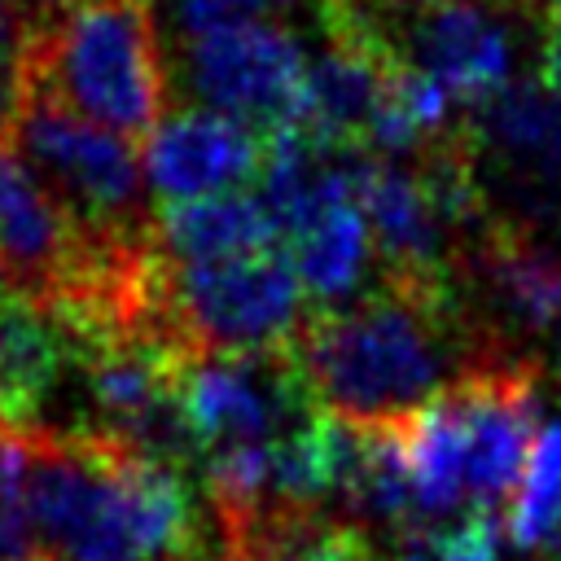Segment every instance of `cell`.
Returning <instances> with one entry per match:
<instances>
[{
	"instance_id": "25",
	"label": "cell",
	"mask_w": 561,
	"mask_h": 561,
	"mask_svg": "<svg viewBox=\"0 0 561 561\" xmlns=\"http://www.w3.org/2000/svg\"><path fill=\"white\" fill-rule=\"evenodd\" d=\"M548 9V13H561V0H517V9Z\"/></svg>"
},
{
	"instance_id": "26",
	"label": "cell",
	"mask_w": 561,
	"mask_h": 561,
	"mask_svg": "<svg viewBox=\"0 0 561 561\" xmlns=\"http://www.w3.org/2000/svg\"><path fill=\"white\" fill-rule=\"evenodd\" d=\"M390 9H421V4H434V0H386Z\"/></svg>"
},
{
	"instance_id": "8",
	"label": "cell",
	"mask_w": 561,
	"mask_h": 561,
	"mask_svg": "<svg viewBox=\"0 0 561 561\" xmlns=\"http://www.w3.org/2000/svg\"><path fill=\"white\" fill-rule=\"evenodd\" d=\"M184 83L206 105L259 136L298 123L307 57L302 44L276 22H245L184 39Z\"/></svg>"
},
{
	"instance_id": "6",
	"label": "cell",
	"mask_w": 561,
	"mask_h": 561,
	"mask_svg": "<svg viewBox=\"0 0 561 561\" xmlns=\"http://www.w3.org/2000/svg\"><path fill=\"white\" fill-rule=\"evenodd\" d=\"M171 316L193 355L272 351L302 329V280L289 254L250 250L206 263H171Z\"/></svg>"
},
{
	"instance_id": "4",
	"label": "cell",
	"mask_w": 561,
	"mask_h": 561,
	"mask_svg": "<svg viewBox=\"0 0 561 561\" xmlns=\"http://www.w3.org/2000/svg\"><path fill=\"white\" fill-rule=\"evenodd\" d=\"M26 66L48 96L123 140H149L167 110V61L153 0H75L39 18Z\"/></svg>"
},
{
	"instance_id": "31",
	"label": "cell",
	"mask_w": 561,
	"mask_h": 561,
	"mask_svg": "<svg viewBox=\"0 0 561 561\" xmlns=\"http://www.w3.org/2000/svg\"><path fill=\"white\" fill-rule=\"evenodd\" d=\"M513 4H517V0H513Z\"/></svg>"
},
{
	"instance_id": "12",
	"label": "cell",
	"mask_w": 561,
	"mask_h": 561,
	"mask_svg": "<svg viewBox=\"0 0 561 561\" xmlns=\"http://www.w3.org/2000/svg\"><path fill=\"white\" fill-rule=\"evenodd\" d=\"M88 232L75 215L39 184V175L0 145V280L53 294L79 267Z\"/></svg>"
},
{
	"instance_id": "14",
	"label": "cell",
	"mask_w": 561,
	"mask_h": 561,
	"mask_svg": "<svg viewBox=\"0 0 561 561\" xmlns=\"http://www.w3.org/2000/svg\"><path fill=\"white\" fill-rule=\"evenodd\" d=\"M465 267L473 289L495 307L504 333H548L561 320V254L543 245L530 224L486 219Z\"/></svg>"
},
{
	"instance_id": "21",
	"label": "cell",
	"mask_w": 561,
	"mask_h": 561,
	"mask_svg": "<svg viewBox=\"0 0 561 561\" xmlns=\"http://www.w3.org/2000/svg\"><path fill=\"white\" fill-rule=\"evenodd\" d=\"M31 96H35V83H31L26 53L22 57H0V145H9L18 136Z\"/></svg>"
},
{
	"instance_id": "28",
	"label": "cell",
	"mask_w": 561,
	"mask_h": 561,
	"mask_svg": "<svg viewBox=\"0 0 561 561\" xmlns=\"http://www.w3.org/2000/svg\"><path fill=\"white\" fill-rule=\"evenodd\" d=\"M31 561H48V557H31Z\"/></svg>"
},
{
	"instance_id": "20",
	"label": "cell",
	"mask_w": 561,
	"mask_h": 561,
	"mask_svg": "<svg viewBox=\"0 0 561 561\" xmlns=\"http://www.w3.org/2000/svg\"><path fill=\"white\" fill-rule=\"evenodd\" d=\"M162 4H167V18H171L175 35L197 39V35H210V31L263 22L272 13H289L302 0H162Z\"/></svg>"
},
{
	"instance_id": "22",
	"label": "cell",
	"mask_w": 561,
	"mask_h": 561,
	"mask_svg": "<svg viewBox=\"0 0 561 561\" xmlns=\"http://www.w3.org/2000/svg\"><path fill=\"white\" fill-rule=\"evenodd\" d=\"M35 26L39 22L26 13L22 0H0V57H22Z\"/></svg>"
},
{
	"instance_id": "11",
	"label": "cell",
	"mask_w": 561,
	"mask_h": 561,
	"mask_svg": "<svg viewBox=\"0 0 561 561\" xmlns=\"http://www.w3.org/2000/svg\"><path fill=\"white\" fill-rule=\"evenodd\" d=\"M259 162L263 136L219 110H180L145 145V180L162 206L232 193L259 175Z\"/></svg>"
},
{
	"instance_id": "23",
	"label": "cell",
	"mask_w": 561,
	"mask_h": 561,
	"mask_svg": "<svg viewBox=\"0 0 561 561\" xmlns=\"http://www.w3.org/2000/svg\"><path fill=\"white\" fill-rule=\"evenodd\" d=\"M539 83L561 92V13L543 18V39H539Z\"/></svg>"
},
{
	"instance_id": "30",
	"label": "cell",
	"mask_w": 561,
	"mask_h": 561,
	"mask_svg": "<svg viewBox=\"0 0 561 561\" xmlns=\"http://www.w3.org/2000/svg\"><path fill=\"white\" fill-rule=\"evenodd\" d=\"M215 561H219V557H215Z\"/></svg>"
},
{
	"instance_id": "27",
	"label": "cell",
	"mask_w": 561,
	"mask_h": 561,
	"mask_svg": "<svg viewBox=\"0 0 561 561\" xmlns=\"http://www.w3.org/2000/svg\"><path fill=\"white\" fill-rule=\"evenodd\" d=\"M552 552H557V557H561V535H557V539H552Z\"/></svg>"
},
{
	"instance_id": "7",
	"label": "cell",
	"mask_w": 561,
	"mask_h": 561,
	"mask_svg": "<svg viewBox=\"0 0 561 561\" xmlns=\"http://www.w3.org/2000/svg\"><path fill=\"white\" fill-rule=\"evenodd\" d=\"M180 399L202 456L228 443H272L324 412L289 346L202 351L184 368Z\"/></svg>"
},
{
	"instance_id": "1",
	"label": "cell",
	"mask_w": 561,
	"mask_h": 561,
	"mask_svg": "<svg viewBox=\"0 0 561 561\" xmlns=\"http://www.w3.org/2000/svg\"><path fill=\"white\" fill-rule=\"evenodd\" d=\"M289 351L329 416L377 425L421 412L465 373L513 355L456 267L381 272L351 307L307 316Z\"/></svg>"
},
{
	"instance_id": "18",
	"label": "cell",
	"mask_w": 561,
	"mask_h": 561,
	"mask_svg": "<svg viewBox=\"0 0 561 561\" xmlns=\"http://www.w3.org/2000/svg\"><path fill=\"white\" fill-rule=\"evenodd\" d=\"M504 535L517 548H552L561 535V425H543L535 434L504 508Z\"/></svg>"
},
{
	"instance_id": "9",
	"label": "cell",
	"mask_w": 561,
	"mask_h": 561,
	"mask_svg": "<svg viewBox=\"0 0 561 561\" xmlns=\"http://www.w3.org/2000/svg\"><path fill=\"white\" fill-rule=\"evenodd\" d=\"M355 197L368 219V237L381 259V272L451 267V241L469 224L447 206V197L416 162L399 167L394 158H359Z\"/></svg>"
},
{
	"instance_id": "24",
	"label": "cell",
	"mask_w": 561,
	"mask_h": 561,
	"mask_svg": "<svg viewBox=\"0 0 561 561\" xmlns=\"http://www.w3.org/2000/svg\"><path fill=\"white\" fill-rule=\"evenodd\" d=\"M394 561H438V557H434V548H430V543H425V548H421V543H408V548H399V552H394Z\"/></svg>"
},
{
	"instance_id": "15",
	"label": "cell",
	"mask_w": 561,
	"mask_h": 561,
	"mask_svg": "<svg viewBox=\"0 0 561 561\" xmlns=\"http://www.w3.org/2000/svg\"><path fill=\"white\" fill-rule=\"evenodd\" d=\"M158 245L171 263H206L232 259L250 250H267L276 241L272 215L259 193H215L197 202H171L153 219Z\"/></svg>"
},
{
	"instance_id": "5",
	"label": "cell",
	"mask_w": 561,
	"mask_h": 561,
	"mask_svg": "<svg viewBox=\"0 0 561 561\" xmlns=\"http://www.w3.org/2000/svg\"><path fill=\"white\" fill-rule=\"evenodd\" d=\"M13 140L22 162L75 215L83 232L153 228V215L145 210L140 193L145 167L131 140H123L118 131H105L48 96H31Z\"/></svg>"
},
{
	"instance_id": "13",
	"label": "cell",
	"mask_w": 561,
	"mask_h": 561,
	"mask_svg": "<svg viewBox=\"0 0 561 561\" xmlns=\"http://www.w3.org/2000/svg\"><path fill=\"white\" fill-rule=\"evenodd\" d=\"M70 368L75 337L57 307L26 285L0 280V421L39 430Z\"/></svg>"
},
{
	"instance_id": "29",
	"label": "cell",
	"mask_w": 561,
	"mask_h": 561,
	"mask_svg": "<svg viewBox=\"0 0 561 561\" xmlns=\"http://www.w3.org/2000/svg\"><path fill=\"white\" fill-rule=\"evenodd\" d=\"M57 4H75V0H57Z\"/></svg>"
},
{
	"instance_id": "3",
	"label": "cell",
	"mask_w": 561,
	"mask_h": 561,
	"mask_svg": "<svg viewBox=\"0 0 561 561\" xmlns=\"http://www.w3.org/2000/svg\"><path fill=\"white\" fill-rule=\"evenodd\" d=\"M539 430V364L530 355L491 359L403 416L421 522L508 500Z\"/></svg>"
},
{
	"instance_id": "17",
	"label": "cell",
	"mask_w": 561,
	"mask_h": 561,
	"mask_svg": "<svg viewBox=\"0 0 561 561\" xmlns=\"http://www.w3.org/2000/svg\"><path fill=\"white\" fill-rule=\"evenodd\" d=\"M289 245V263L302 280V289L320 302H337L346 298L368 263V219L359 210V197H337L324 210H316L302 228H294L285 237Z\"/></svg>"
},
{
	"instance_id": "2",
	"label": "cell",
	"mask_w": 561,
	"mask_h": 561,
	"mask_svg": "<svg viewBox=\"0 0 561 561\" xmlns=\"http://www.w3.org/2000/svg\"><path fill=\"white\" fill-rule=\"evenodd\" d=\"M31 434V522L48 561H215L219 543L184 482L131 443L39 425Z\"/></svg>"
},
{
	"instance_id": "16",
	"label": "cell",
	"mask_w": 561,
	"mask_h": 561,
	"mask_svg": "<svg viewBox=\"0 0 561 561\" xmlns=\"http://www.w3.org/2000/svg\"><path fill=\"white\" fill-rule=\"evenodd\" d=\"M473 127L500 153L522 158L539 193L561 197V92L548 83H508L486 105H478Z\"/></svg>"
},
{
	"instance_id": "10",
	"label": "cell",
	"mask_w": 561,
	"mask_h": 561,
	"mask_svg": "<svg viewBox=\"0 0 561 561\" xmlns=\"http://www.w3.org/2000/svg\"><path fill=\"white\" fill-rule=\"evenodd\" d=\"M412 13L416 18L403 26V57L443 83L451 101L486 105L508 88L513 39L495 0H434Z\"/></svg>"
},
{
	"instance_id": "19",
	"label": "cell",
	"mask_w": 561,
	"mask_h": 561,
	"mask_svg": "<svg viewBox=\"0 0 561 561\" xmlns=\"http://www.w3.org/2000/svg\"><path fill=\"white\" fill-rule=\"evenodd\" d=\"M31 434L0 421V561H31Z\"/></svg>"
}]
</instances>
